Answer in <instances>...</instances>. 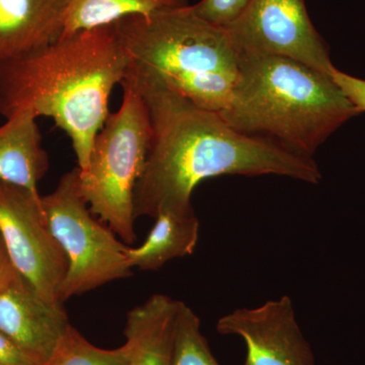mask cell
Returning a JSON list of instances; mask_svg holds the SVG:
<instances>
[{"mask_svg": "<svg viewBox=\"0 0 365 365\" xmlns=\"http://www.w3.org/2000/svg\"><path fill=\"white\" fill-rule=\"evenodd\" d=\"M124 79L143 97L151 125L150 150L134 192L135 220L165 209L193 208L196 187L222 175L321 181L313 158L235 130L220 113L199 107L158 79L129 69Z\"/></svg>", "mask_w": 365, "mask_h": 365, "instance_id": "1", "label": "cell"}, {"mask_svg": "<svg viewBox=\"0 0 365 365\" xmlns=\"http://www.w3.org/2000/svg\"><path fill=\"white\" fill-rule=\"evenodd\" d=\"M129 58L115 24L61 36L51 44L0 62V114L50 117L67 134L86 169L93 140L109 116L113 90Z\"/></svg>", "mask_w": 365, "mask_h": 365, "instance_id": "2", "label": "cell"}, {"mask_svg": "<svg viewBox=\"0 0 365 365\" xmlns=\"http://www.w3.org/2000/svg\"><path fill=\"white\" fill-rule=\"evenodd\" d=\"M220 114L237 131L313 158L359 113L329 74L287 57L242 56L234 93Z\"/></svg>", "mask_w": 365, "mask_h": 365, "instance_id": "3", "label": "cell"}, {"mask_svg": "<svg viewBox=\"0 0 365 365\" xmlns=\"http://www.w3.org/2000/svg\"><path fill=\"white\" fill-rule=\"evenodd\" d=\"M115 26L129 71L162 81L204 109L227 108L242 61L227 28L204 20L190 4L126 16Z\"/></svg>", "mask_w": 365, "mask_h": 365, "instance_id": "4", "label": "cell"}, {"mask_svg": "<svg viewBox=\"0 0 365 365\" xmlns=\"http://www.w3.org/2000/svg\"><path fill=\"white\" fill-rule=\"evenodd\" d=\"M123 101L110 113L95 137L86 170H79V188L93 215L125 244H133L134 192L151 141V125L143 97L122 81Z\"/></svg>", "mask_w": 365, "mask_h": 365, "instance_id": "5", "label": "cell"}, {"mask_svg": "<svg viewBox=\"0 0 365 365\" xmlns=\"http://www.w3.org/2000/svg\"><path fill=\"white\" fill-rule=\"evenodd\" d=\"M42 205L48 225L68 261L60 290L61 302L131 276L129 247L93 217L79 188L78 167L61 177L54 191L42 196Z\"/></svg>", "mask_w": 365, "mask_h": 365, "instance_id": "6", "label": "cell"}, {"mask_svg": "<svg viewBox=\"0 0 365 365\" xmlns=\"http://www.w3.org/2000/svg\"><path fill=\"white\" fill-rule=\"evenodd\" d=\"M0 235L16 272L48 302L62 304L68 261L48 225L42 196L0 182Z\"/></svg>", "mask_w": 365, "mask_h": 365, "instance_id": "7", "label": "cell"}, {"mask_svg": "<svg viewBox=\"0 0 365 365\" xmlns=\"http://www.w3.org/2000/svg\"><path fill=\"white\" fill-rule=\"evenodd\" d=\"M227 29L242 57H287L329 76L335 67L304 0H250Z\"/></svg>", "mask_w": 365, "mask_h": 365, "instance_id": "8", "label": "cell"}, {"mask_svg": "<svg viewBox=\"0 0 365 365\" xmlns=\"http://www.w3.org/2000/svg\"><path fill=\"white\" fill-rule=\"evenodd\" d=\"M216 330L245 341L244 365H316L311 345L297 323L292 300L284 295L259 307L230 312L218 319Z\"/></svg>", "mask_w": 365, "mask_h": 365, "instance_id": "9", "label": "cell"}, {"mask_svg": "<svg viewBox=\"0 0 365 365\" xmlns=\"http://www.w3.org/2000/svg\"><path fill=\"white\" fill-rule=\"evenodd\" d=\"M69 325L62 304L43 299L16 271L0 288V333L37 364L50 359Z\"/></svg>", "mask_w": 365, "mask_h": 365, "instance_id": "10", "label": "cell"}, {"mask_svg": "<svg viewBox=\"0 0 365 365\" xmlns=\"http://www.w3.org/2000/svg\"><path fill=\"white\" fill-rule=\"evenodd\" d=\"M62 31V0H0V62L51 44Z\"/></svg>", "mask_w": 365, "mask_h": 365, "instance_id": "11", "label": "cell"}, {"mask_svg": "<svg viewBox=\"0 0 365 365\" xmlns=\"http://www.w3.org/2000/svg\"><path fill=\"white\" fill-rule=\"evenodd\" d=\"M37 117L20 111L0 126V182L40 194L38 182L49 170Z\"/></svg>", "mask_w": 365, "mask_h": 365, "instance_id": "12", "label": "cell"}, {"mask_svg": "<svg viewBox=\"0 0 365 365\" xmlns=\"http://www.w3.org/2000/svg\"><path fill=\"white\" fill-rule=\"evenodd\" d=\"M180 300L153 294L127 314L125 338L129 365H170L175 321Z\"/></svg>", "mask_w": 365, "mask_h": 365, "instance_id": "13", "label": "cell"}, {"mask_svg": "<svg viewBox=\"0 0 365 365\" xmlns=\"http://www.w3.org/2000/svg\"><path fill=\"white\" fill-rule=\"evenodd\" d=\"M155 222L141 246L129 247L127 260L132 269L153 271L168 262L190 256L199 239V220L194 208L165 209L155 216Z\"/></svg>", "mask_w": 365, "mask_h": 365, "instance_id": "14", "label": "cell"}, {"mask_svg": "<svg viewBox=\"0 0 365 365\" xmlns=\"http://www.w3.org/2000/svg\"><path fill=\"white\" fill-rule=\"evenodd\" d=\"M62 2L61 36L112 25L126 16L189 6L188 0H62Z\"/></svg>", "mask_w": 365, "mask_h": 365, "instance_id": "15", "label": "cell"}, {"mask_svg": "<svg viewBox=\"0 0 365 365\" xmlns=\"http://www.w3.org/2000/svg\"><path fill=\"white\" fill-rule=\"evenodd\" d=\"M130 356L126 342L116 349H103L69 325L50 359L41 365H129Z\"/></svg>", "mask_w": 365, "mask_h": 365, "instance_id": "16", "label": "cell"}, {"mask_svg": "<svg viewBox=\"0 0 365 365\" xmlns=\"http://www.w3.org/2000/svg\"><path fill=\"white\" fill-rule=\"evenodd\" d=\"M170 365H220L201 333L200 319L182 302L175 321Z\"/></svg>", "mask_w": 365, "mask_h": 365, "instance_id": "17", "label": "cell"}, {"mask_svg": "<svg viewBox=\"0 0 365 365\" xmlns=\"http://www.w3.org/2000/svg\"><path fill=\"white\" fill-rule=\"evenodd\" d=\"M249 2L250 0H200L192 9L209 23L227 28L241 16Z\"/></svg>", "mask_w": 365, "mask_h": 365, "instance_id": "18", "label": "cell"}, {"mask_svg": "<svg viewBox=\"0 0 365 365\" xmlns=\"http://www.w3.org/2000/svg\"><path fill=\"white\" fill-rule=\"evenodd\" d=\"M333 81L337 83L348 100L360 113L365 112V81L355 78L334 67L331 73Z\"/></svg>", "mask_w": 365, "mask_h": 365, "instance_id": "19", "label": "cell"}, {"mask_svg": "<svg viewBox=\"0 0 365 365\" xmlns=\"http://www.w3.org/2000/svg\"><path fill=\"white\" fill-rule=\"evenodd\" d=\"M0 365H40L0 333Z\"/></svg>", "mask_w": 365, "mask_h": 365, "instance_id": "20", "label": "cell"}, {"mask_svg": "<svg viewBox=\"0 0 365 365\" xmlns=\"http://www.w3.org/2000/svg\"><path fill=\"white\" fill-rule=\"evenodd\" d=\"M14 271H16V269L14 268L13 264H11V259H9V254H7L6 245H4L1 235H0V288L9 279Z\"/></svg>", "mask_w": 365, "mask_h": 365, "instance_id": "21", "label": "cell"}]
</instances>
